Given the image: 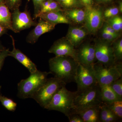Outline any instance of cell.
<instances>
[{
  "mask_svg": "<svg viewBox=\"0 0 122 122\" xmlns=\"http://www.w3.org/2000/svg\"><path fill=\"white\" fill-rule=\"evenodd\" d=\"M51 73L66 84L75 82L76 70L78 63L70 57L57 56L49 61Z\"/></svg>",
  "mask_w": 122,
  "mask_h": 122,
  "instance_id": "cell-1",
  "label": "cell"
},
{
  "mask_svg": "<svg viewBox=\"0 0 122 122\" xmlns=\"http://www.w3.org/2000/svg\"><path fill=\"white\" fill-rule=\"evenodd\" d=\"M102 103L98 84L83 91H77L71 114H79L86 109L100 105Z\"/></svg>",
  "mask_w": 122,
  "mask_h": 122,
  "instance_id": "cell-2",
  "label": "cell"
},
{
  "mask_svg": "<svg viewBox=\"0 0 122 122\" xmlns=\"http://www.w3.org/2000/svg\"><path fill=\"white\" fill-rule=\"evenodd\" d=\"M50 72L38 70L30 73L28 78L22 79L18 84L17 96L19 98H32L33 96L44 85Z\"/></svg>",
  "mask_w": 122,
  "mask_h": 122,
  "instance_id": "cell-3",
  "label": "cell"
},
{
  "mask_svg": "<svg viewBox=\"0 0 122 122\" xmlns=\"http://www.w3.org/2000/svg\"><path fill=\"white\" fill-rule=\"evenodd\" d=\"M76 93L77 91L72 92L68 90L65 86H62L54 95L45 109L60 112L68 117L71 113Z\"/></svg>",
  "mask_w": 122,
  "mask_h": 122,
  "instance_id": "cell-4",
  "label": "cell"
},
{
  "mask_svg": "<svg viewBox=\"0 0 122 122\" xmlns=\"http://www.w3.org/2000/svg\"><path fill=\"white\" fill-rule=\"evenodd\" d=\"M95 75L99 86H109L114 81L122 77V66L121 62L114 65L105 66L97 62L93 65Z\"/></svg>",
  "mask_w": 122,
  "mask_h": 122,
  "instance_id": "cell-5",
  "label": "cell"
},
{
  "mask_svg": "<svg viewBox=\"0 0 122 122\" xmlns=\"http://www.w3.org/2000/svg\"><path fill=\"white\" fill-rule=\"evenodd\" d=\"M66 85V83L55 77L48 78L32 98L45 109L58 90Z\"/></svg>",
  "mask_w": 122,
  "mask_h": 122,
  "instance_id": "cell-6",
  "label": "cell"
},
{
  "mask_svg": "<svg viewBox=\"0 0 122 122\" xmlns=\"http://www.w3.org/2000/svg\"><path fill=\"white\" fill-rule=\"evenodd\" d=\"M75 82L78 92L83 91L98 85L93 65H86L78 63L76 70Z\"/></svg>",
  "mask_w": 122,
  "mask_h": 122,
  "instance_id": "cell-7",
  "label": "cell"
},
{
  "mask_svg": "<svg viewBox=\"0 0 122 122\" xmlns=\"http://www.w3.org/2000/svg\"><path fill=\"white\" fill-rule=\"evenodd\" d=\"M94 46L95 58L97 62L106 66L116 64L117 62L114 55L113 47L110 42L99 41L96 42Z\"/></svg>",
  "mask_w": 122,
  "mask_h": 122,
  "instance_id": "cell-8",
  "label": "cell"
},
{
  "mask_svg": "<svg viewBox=\"0 0 122 122\" xmlns=\"http://www.w3.org/2000/svg\"><path fill=\"white\" fill-rule=\"evenodd\" d=\"M11 17L12 27L15 33L35 26L37 23L33 20L26 9L23 12L19 9L15 10L11 13Z\"/></svg>",
  "mask_w": 122,
  "mask_h": 122,
  "instance_id": "cell-9",
  "label": "cell"
},
{
  "mask_svg": "<svg viewBox=\"0 0 122 122\" xmlns=\"http://www.w3.org/2000/svg\"><path fill=\"white\" fill-rule=\"evenodd\" d=\"M84 21L85 25L89 32H95L102 25L103 15L99 9L92 7L86 8Z\"/></svg>",
  "mask_w": 122,
  "mask_h": 122,
  "instance_id": "cell-10",
  "label": "cell"
},
{
  "mask_svg": "<svg viewBox=\"0 0 122 122\" xmlns=\"http://www.w3.org/2000/svg\"><path fill=\"white\" fill-rule=\"evenodd\" d=\"M48 52L57 56L71 57L76 61V50L66 38H61L55 42Z\"/></svg>",
  "mask_w": 122,
  "mask_h": 122,
  "instance_id": "cell-11",
  "label": "cell"
},
{
  "mask_svg": "<svg viewBox=\"0 0 122 122\" xmlns=\"http://www.w3.org/2000/svg\"><path fill=\"white\" fill-rule=\"evenodd\" d=\"M55 25L40 18L35 28L30 32L26 37V42L30 44H35L41 35L53 30Z\"/></svg>",
  "mask_w": 122,
  "mask_h": 122,
  "instance_id": "cell-12",
  "label": "cell"
},
{
  "mask_svg": "<svg viewBox=\"0 0 122 122\" xmlns=\"http://www.w3.org/2000/svg\"><path fill=\"white\" fill-rule=\"evenodd\" d=\"M95 59L94 45L89 43L84 44L76 50V61L78 63L90 65L94 63Z\"/></svg>",
  "mask_w": 122,
  "mask_h": 122,
  "instance_id": "cell-13",
  "label": "cell"
},
{
  "mask_svg": "<svg viewBox=\"0 0 122 122\" xmlns=\"http://www.w3.org/2000/svg\"><path fill=\"white\" fill-rule=\"evenodd\" d=\"M12 41L13 49L11 51H9L8 56L13 57L16 59L25 67L27 68L30 73L37 71L38 69L36 66L26 55L15 47V40L12 36L10 35Z\"/></svg>",
  "mask_w": 122,
  "mask_h": 122,
  "instance_id": "cell-14",
  "label": "cell"
},
{
  "mask_svg": "<svg viewBox=\"0 0 122 122\" xmlns=\"http://www.w3.org/2000/svg\"><path fill=\"white\" fill-rule=\"evenodd\" d=\"M62 12L57 11L45 13L38 15V18L55 25L59 24H70L69 19Z\"/></svg>",
  "mask_w": 122,
  "mask_h": 122,
  "instance_id": "cell-15",
  "label": "cell"
},
{
  "mask_svg": "<svg viewBox=\"0 0 122 122\" xmlns=\"http://www.w3.org/2000/svg\"><path fill=\"white\" fill-rule=\"evenodd\" d=\"M86 34V31L82 28L71 27L68 30L66 39L74 47H76L81 44Z\"/></svg>",
  "mask_w": 122,
  "mask_h": 122,
  "instance_id": "cell-16",
  "label": "cell"
},
{
  "mask_svg": "<svg viewBox=\"0 0 122 122\" xmlns=\"http://www.w3.org/2000/svg\"><path fill=\"white\" fill-rule=\"evenodd\" d=\"M4 2L0 3V25L13 32L11 13Z\"/></svg>",
  "mask_w": 122,
  "mask_h": 122,
  "instance_id": "cell-17",
  "label": "cell"
},
{
  "mask_svg": "<svg viewBox=\"0 0 122 122\" xmlns=\"http://www.w3.org/2000/svg\"><path fill=\"white\" fill-rule=\"evenodd\" d=\"M100 105L86 109L78 114L84 122H99Z\"/></svg>",
  "mask_w": 122,
  "mask_h": 122,
  "instance_id": "cell-18",
  "label": "cell"
},
{
  "mask_svg": "<svg viewBox=\"0 0 122 122\" xmlns=\"http://www.w3.org/2000/svg\"><path fill=\"white\" fill-rule=\"evenodd\" d=\"M100 87L102 102L109 103L117 100H122L115 93L109 85Z\"/></svg>",
  "mask_w": 122,
  "mask_h": 122,
  "instance_id": "cell-19",
  "label": "cell"
},
{
  "mask_svg": "<svg viewBox=\"0 0 122 122\" xmlns=\"http://www.w3.org/2000/svg\"><path fill=\"white\" fill-rule=\"evenodd\" d=\"M64 14L68 19L78 24L84 21L85 17V11L81 9L73 8L67 10Z\"/></svg>",
  "mask_w": 122,
  "mask_h": 122,
  "instance_id": "cell-20",
  "label": "cell"
},
{
  "mask_svg": "<svg viewBox=\"0 0 122 122\" xmlns=\"http://www.w3.org/2000/svg\"><path fill=\"white\" fill-rule=\"evenodd\" d=\"M103 103L106 105L110 111L119 120H121L122 118V100H117L109 103Z\"/></svg>",
  "mask_w": 122,
  "mask_h": 122,
  "instance_id": "cell-21",
  "label": "cell"
},
{
  "mask_svg": "<svg viewBox=\"0 0 122 122\" xmlns=\"http://www.w3.org/2000/svg\"><path fill=\"white\" fill-rule=\"evenodd\" d=\"M58 2L61 7L66 10L70 9L81 7L80 0H55Z\"/></svg>",
  "mask_w": 122,
  "mask_h": 122,
  "instance_id": "cell-22",
  "label": "cell"
},
{
  "mask_svg": "<svg viewBox=\"0 0 122 122\" xmlns=\"http://www.w3.org/2000/svg\"><path fill=\"white\" fill-rule=\"evenodd\" d=\"M0 102L2 106L8 110L14 112L16 108L17 104L11 99L2 95L0 92Z\"/></svg>",
  "mask_w": 122,
  "mask_h": 122,
  "instance_id": "cell-23",
  "label": "cell"
},
{
  "mask_svg": "<svg viewBox=\"0 0 122 122\" xmlns=\"http://www.w3.org/2000/svg\"><path fill=\"white\" fill-rule=\"evenodd\" d=\"M62 11L61 7L58 2L55 0H51L48 6L44 8L41 9L39 11L38 15L41 14L51 12V11Z\"/></svg>",
  "mask_w": 122,
  "mask_h": 122,
  "instance_id": "cell-24",
  "label": "cell"
},
{
  "mask_svg": "<svg viewBox=\"0 0 122 122\" xmlns=\"http://www.w3.org/2000/svg\"><path fill=\"white\" fill-rule=\"evenodd\" d=\"M108 24L117 32L122 30V19L120 17L116 15L111 17L108 20Z\"/></svg>",
  "mask_w": 122,
  "mask_h": 122,
  "instance_id": "cell-25",
  "label": "cell"
},
{
  "mask_svg": "<svg viewBox=\"0 0 122 122\" xmlns=\"http://www.w3.org/2000/svg\"><path fill=\"white\" fill-rule=\"evenodd\" d=\"M113 47L114 55L116 61L121 60L122 58V40H118L114 44Z\"/></svg>",
  "mask_w": 122,
  "mask_h": 122,
  "instance_id": "cell-26",
  "label": "cell"
},
{
  "mask_svg": "<svg viewBox=\"0 0 122 122\" xmlns=\"http://www.w3.org/2000/svg\"><path fill=\"white\" fill-rule=\"evenodd\" d=\"M109 86L117 96L122 99V78L114 81Z\"/></svg>",
  "mask_w": 122,
  "mask_h": 122,
  "instance_id": "cell-27",
  "label": "cell"
},
{
  "mask_svg": "<svg viewBox=\"0 0 122 122\" xmlns=\"http://www.w3.org/2000/svg\"><path fill=\"white\" fill-rule=\"evenodd\" d=\"M110 111L107 106L103 103L102 102L100 105L99 110V122H105L107 117Z\"/></svg>",
  "mask_w": 122,
  "mask_h": 122,
  "instance_id": "cell-28",
  "label": "cell"
},
{
  "mask_svg": "<svg viewBox=\"0 0 122 122\" xmlns=\"http://www.w3.org/2000/svg\"><path fill=\"white\" fill-rule=\"evenodd\" d=\"M4 1L5 4L10 10L12 11L19 9L22 1V0H4Z\"/></svg>",
  "mask_w": 122,
  "mask_h": 122,
  "instance_id": "cell-29",
  "label": "cell"
},
{
  "mask_svg": "<svg viewBox=\"0 0 122 122\" xmlns=\"http://www.w3.org/2000/svg\"><path fill=\"white\" fill-rule=\"evenodd\" d=\"M119 12L118 8L116 7H111L105 10L104 16L107 18L113 17L117 15Z\"/></svg>",
  "mask_w": 122,
  "mask_h": 122,
  "instance_id": "cell-30",
  "label": "cell"
},
{
  "mask_svg": "<svg viewBox=\"0 0 122 122\" xmlns=\"http://www.w3.org/2000/svg\"><path fill=\"white\" fill-rule=\"evenodd\" d=\"M46 0H32L34 6V18H37L42 4Z\"/></svg>",
  "mask_w": 122,
  "mask_h": 122,
  "instance_id": "cell-31",
  "label": "cell"
},
{
  "mask_svg": "<svg viewBox=\"0 0 122 122\" xmlns=\"http://www.w3.org/2000/svg\"><path fill=\"white\" fill-rule=\"evenodd\" d=\"M118 36L119 34L115 35L112 34L103 30H102V37L103 38L107 41H108V42L114 41L118 37Z\"/></svg>",
  "mask_w": 122,
  "mask_h": 122,
  "instance_id": "cell-32",
  "label": "cell"
},
{
  "mask_svg": "<svg viewBox=\"0 0 122 122\" xmlns=\"http://www.w3.org/2000/svg\"><path fill=\"white\" fill-rule=\"evenodd\" d=\"M9 49H5L0 53V71L1 70L5 58L9 56Z\"/></svg>",
  "mask_w": 122,
  "mask_h": 122,
  "instance_id": "cell-33",
  "label": "cell"
},
{
  "mask_svg": "<svg viewBox=\"0 0 122 122\" xmlns=\"http://www.w3.org/2000/svg\"><path fill=\"white\" fill-rule=\"evenodd\" d=\"M68 117L70 122H84L83 119L78 114H70Z\"/></svg>",
  "mask_w": 122,
  "mask_h": 122,
  "instance_id": "cell-34",
  "label": "cell"
},
{
  "mask_svg": "<svg viewBox=\"0 0 122 122\" xmlns=\"http://www.w3.org/2000/svg\"><path fill=\"white\" fill-rule=\"evenodd\" d=\"M102 30L106 32H107L112 34H115V35H118V32L116 31L108 24H106L105 25L103 26Z\"/></svg>",
  "mask_w": 122,
  "mask_h": 122,
  "instance_id": "cell-35",
  "label": "cell"
},
{
  "mask_svg": "<svg viewBox=\"0 0 122 122\" xmlns=\"http://www.w3.org/2000/svg\"><path fill=\"white\" fill-rule=\"evenodd\" d=\"M119 120L118 118L114 114L110 111L107 117L105 120V122H118Z\"/></svg>",
  "mask_w": 122,
  "mask_h": 122,
  "instance_id": "cell-36",
  "label": "cell"
},
{
  "mask_svg": "<svg viewBox=\"0 0 122 122\" xmlns=\"http://www.w3.org/2000/svg\"><path fill=\"white\" fill-rule=\"evenodd\" d=\"M82 4L86 8L92 7L93 4V0H80Z\"/></svg>",
  "mask_w": 122,
  "mask_h": 122,
  "instance_id": "cell-37",
  "label": "cell"
},
{
  "mask_svg": "<svg viewBox=\"0 0 122 122\" xmlns=\"http://www.w3.org/2000/svg\"><path fill=\"white\" fill-rule=\"evenodd\" d=\"M8 30L0 25V37L7 33Z\"/></svg>",
  "mask_w": 122,
  "mask_h": 122,
  "instance_id": "cell-38",
  "label": "cell"
},
{
  "mask_svg": "<svg viewBox=\"0 0 122 122\" xmlns=\"http://www.w3.org/2000/svg\"><path fill=\"white\" fill-rule=\"evenodd\" d=\"M6 48L4 46L2 45L1 42L0 41V53L2 52V51L4 50Z\"/></svg>",
  "mask_w": 122,
  "mask_h": 122,
  "instance_id": "cell-39",
  "label": "cell"
},
{
  "mask_svg": "<svg viewBox=\"0 0 122 122\" xmlns=\"http://www.w3.org/2000/svg\"><path fill=\"white\" fill-rule=\"evenodd\" d=\"M97 0L101 2H107L110 1L111 0Z\"/></svg>",
  "mask_w": 122,
  "mask_h": 122,
  "instance_id": "cell-40",
  "label": "cell"
},
{
  "mask_svg": "<svg viewBox=\"0 0 122 122\" xmlns=\"http://www.w3.org/2000/svg\"><path fill=\"white\" fill-rule=\"evenodd\" d=\"M122 2H121V3H120V5H119V9H120V12H122Z\"/></svg>",
  "mask_w": 122,
  "mask_h": 122,
  "instance_id": "cell-41",
  "label": "cell"
},
{
  "mask_svg": "<svg viewBox=\"0 0 122 122\" xmlns=\"http://www.w3.org/2000/svg\"><path fill=\"white\" fill-rule=\"evenodd\" d=\"M3 2H4V0H0V3H3Z\"/></svg>",
  "mask_w": 122,
  "mask_h": 122,
  "instance_id": "cell-42",
  "label": "cell"
}]
</instances>
